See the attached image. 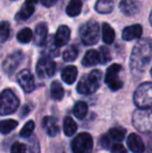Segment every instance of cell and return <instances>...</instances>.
I'll use <instances>...</instances> for the list:
<instances>
[{
  "label": "cell",
  "instance_id": "obj_1",
  "mask_svg": "<svg viewBox=\"0 0 152 153\" xmlns=\"http://www.w3.org/2000/svg\"><path fill=\"white\" fill-rule=\"evenodd\" d=\"M152 59V40L144 39L136 44L130 55V71L139 76L145 71Z\"/></svg>",
  "mask_w": 152,
  "mask_h": 153
},
{
  "label": "cell",
  "instance_id": "obj_2",
  "mask_svg": "<svg viewBox=\"0 0 152 153\" xmlns=\"http://www.w3.org/2000/svg\"><path fill=\"white\" fill-rule=\"evenodd\" d=\"M102 80V72L100 70H93L91 73L83 76L77 85V92L82 95H90L96 92L100 87Z\"/></svg>",
  "mask_w": 152,
  "mask_h": 153
},
{
  "label": "cell",
  "instance_id": "obj_3",
  "mask_svg": "<svg viewBox=\"0 0 152 153\" xmlns=\"http://www.w3.org/2000/svg\"><path fill=\"white\" fill-rule=\"evenodd\" d=\"M133 102L140 109L152 107V82H144L136 88L133 94Z\"/></svg>",
  "mask_w": 152,
  "mask_h": 153
},
{
  "label": "cell",
  "instance_id": "obj_4",
  "mask_svg": "<svg viewBox=\"0 0 152 153\" xmlns=\"http://www.w3.org/2000/svg\"><path fill=\"white\" fill-rule=\"evenodd\" d=\"M99 25L96 21L90 20L82 24L79 28V36L85 45H94L99 40Z\"/></svg>",
  "mask_w": 152,
  "mask_h": 153
},
{
  "label": "cell",
  "instance_id": "obj_5",
  "mask_svg": "<svg viewBox=\"0 0 152 153\" xmlns=\"http://www.w3.org/2000/svg\"><path fill=\"white\" fill-rule=\"evenodd\" d=\"M19 107V99L12 90H4L0 93V116H7L15 113Z\"/></svg>",
  "mask_w": 152,
  "mask_h": 153
},
{
  "label": "cell",
  "instance_id": "obj_6",
  "mask_svg": "<svg viewBox=\"0 0 152 153\" xmlns=\"http://www.w3.org/2000/svg\"><path fill=\"white\" fill-rule=\"evenodd\" d=\"M73 153H91L93 150V137L87 132H81L73 139L71 144Z\"/></svg>",
  "mask_w": 152,
  "mask_h": 153
},
{
  "label": "cell",
  "instance_id": "obj_7",
  "mask_svg": "<svg viewBox=\"0 0 152 153\" xmlns=\"http://www.w3.org/2000/svg\"><path fill=\"white\" fill-rule=\"evenodd\" d=\"M122 71V67L119 64H114L110 66L106 70L104 81L108 87L113 91H118L123 87V80L120 77V73Z\"/></svg>",
  "mask_w": 152,
  "mask_h": 153
},
{
  "label": "cell",
  "instance_id": "obj_8",
  "mask_svg": "<svg viewBox=\"0 0 152 153\" xmlns=\"http://www.w3.org/2000/svg\"><path fill=\"white\" fill-rule=\"evenodd\" d=\"M36 70L40 78H49L54 75L56 71V64L49 56H43L39 59Z\"/></svg>",
  "mask_w": 152,
  "mask_h": 153
},
{
  "label": "cell",
  "instance_id": "obj_9",
  "mask_svg": "<svg viewBox=\"0 0 152 153\" xmlns=\"http://www.w3.org/2000/svg\"><path fill=\"white\" fill-rule=\"evenodd\" d=\"M132 123L136 129L143 131V132H148L151 128L149 116L144 109L134 111L133 117H132Z\"/></svg>",
  "mask_w": 152,
  "mask_h": 153
},
{
  "label": "cell",
  "instance_id": "obj_10",
  "mask_svg": "<svg viewBox=\"0 0 152 153\" xmlns=\"http://www.w3.org/2000/svg\"><path fill=\"white\" fill-rule=\"evenodd\" d=\"M17 81L20 85V87L22 88L23 91L26 93L33 92L36 88L35 79H33V74L27 69H24V70L20 71L18 73V75H17Z\"/></svg>",
  "mask_w": 152,
  "mask_h": 153
},
{
  "label": "cell",
  "instance_id": "obj_11",
  "mask_svg": "<svg viewBox=\"0 0 152 153\" xmlns=\"http://www.w3.org/2000/svg\"><path fill=\"white\" fill-rule=\"evenodd\" d=\"M22 59H23V54L21 51H16V52L8 55L5 59V61L3 62L4 72L7 73V74H12L17 69V67L20 65Z\"/></svg>",
  "mask_w": 152,
  "mask_h": 153
},
{
  "label": "cell",
  "instance_id": "obj_12",
  "mask_svg": "<svg viewBox=\"0 0 152 153\" xmlns=\"http://www.w3.org/2000/svg\"><path fill=\"white\" fill-rule=\"evenodd\" d=\"M70 34H71V31H70V28L67 25H62V26H59L56 33H55L54 38H53L54 45L57 48L62 46H65V45L69 42Z\"/></svg>",
  "mask_w": 152,
  "mask_h": 153
},
{
  "label": "cell",
  "instance_id": "obj_13",
  "mask_svg": "<svg viewBox=\"0 0 152 153\" xmlns=\"http://www.w3.org/2000/svg\"><path fill=\"white\" fill-rule=\"evenodd\" d=\"M120 10L125 16H133L139 13L141 8V4L136 0H122L120 2Z\"/></svg>",
  "mask_w": 152,
  "mask_h": 153
},
{
  "label": "cell",
  "instance_id": "obj_14",
  "mask_svg": "<svg viewBox=\"0 0 152 153\" xmlns=\"http://www.w3.org/2000/svg\"><path fill=\"white\" fill-rule=\"evenodd\" d=\"M143 32V28L140 24H134V25H130L127 26L123 29L122 31V39L124 41H133V40H138L141 38Z\"/></svg>",
  "mask_w": 152,
  "mask_h": 153
},
{
  "label": "cell",
  "instance_id": "obj_15",
  "mask_svg": "<svg viewBox=\"0 0 152 153\" xmlns=\"http://www.w3.org/2000/svg\"><path fill=\"white\" fill-rule=\"evenodd\" d=\"M127 145L132 153H143L145 151V144L140 135L131 133L128 135Z\"/></svg>",
  "mask_w": 152,
  "mask_h": 153
},
{
  "label": "cell",
  "instance_id": "obj_16",
  "mask_svg": "<svg viewBox=\"0 0 152 153\" xmlns=\"http://www.w3.org/2000/svg\"><path fill=\"white\" fill-rule=\"evenodd\" d=\"M43 127L49 137H55L59 132V126L57 120L53 117H45L43 119Z\"/></svg>",
  "mask_w": 152,
  "mask_h": 153
},
{
  "label": "cell",
  "instance_id": "obj_17",
  "mask_svg": "<svg viewBox=\"0 0 152 153\" xmlns=\"http://www.w3.org/2000/svg\"><path fill=\"white\" fill-rule=\"evenodd\" d=\"M47 34H48V26L46 23H40L37 25L35 30V43L39 46H42L46 43Z\"/></svg>",
  "mask_w": 152,
  "mask_h": 153
},
{
  "label": "cell",
  "instance_id": "obj_18",
  "mask_svg": "<svg viewBox=\"0 0 152 153\" xmlns=\"http://www.w3.org/2000/svg\"><path fill=\"white\" fill-rule=\"evenodd\" d=\"M77 78V68L75 66H68L62 71V79L67 85H72Z\"/></svg>",
  "mask_w": 152,
  "mask_h": 153
},
{
  "label": "cell",
  "instance_id": "obj_19",
  "mask_svg": "<svg viewBox=\"0 0 152 153\" xmlns=\"http://www.w3.org/2000/svg\"><path fill=\"white\" fill-rule=\"evenodd\" d=\"M81 62H82V65L85 67H92V66H95V65L99 64L100 62L99 52L96 50H93V49L87 51V53L85 54Z\"/></svg>",
  "mask_w": 152,
  "mask_h": 153
},
{
  "label": "cell",
  "instance_id": "obj_20",
  "mask_svg": "<svg viewBox=\"0 0 152 153\" xmlns=\"http://www.w3.org/2000/svg\"><path fill=\"white\" fill-rule=\"evenodd\" d=\"M95 10L99 14H110L114 10L113 0H97L95 4Z\"/></svg>",
  "mask_w": 152,
  "mask_h": 153
},
{
  "label": "cell",
  "instance_id": "obj_21",
  "mask_svg": "<svg viewBox=\"0 0 152 153\" xmlns=\"http://www.w3.org/2000/svg\"><path fill=\"white\" fill-rule=\"evenodd\" d=\"M81 8H82V2L81 0H70L66 13L69 17H76L80 14Z\"/></svg>",
  "mask_w": 152,
  "mask_h": 153
},
{
  "label": "cell",
  "instance_id": "obj_22",
  "mask_svg": "<svg viewBox=\"0 0 152 153\" xmlns=\"http://www.w3.org/2000/svg\"><path fill=\"white\" fill-rule=\"evenodd\" d=\"M115 30L108 23H103L102 25V39L105 44H112L115 41Z\"/></svg>",
  "mask_w": 152,
  "mask_h": 153
},
{
  "label": "cell",
  "instance_id": "obj_23",
  "mask_svg": "<svg viewBox=\"0 0 152 153\" xmlns=\"http://www.w3.org/2000/svg\"><path fill=\"white\" fill-rule=\"evenodd\" d=\"M50 94H51V98L54 99V100H56V101H59L64 98L65 91H64L63 85H61L59 81L55 80L52 82L51 88H50Z\"/></svg>",
  "mask_w": 152,
  "mask_h": 153
},
{
  "label": "cell",
  "instance_id": "obj_24",
  "mask_svg": "<svg viewBox=\"0 0 152 153\" xmlns=\"http://www.w3.org/2000/svg\"><path fill=\"white\" fill-rule=\"evenodd\" d=\"M63 127H64V132H65V134L67 137H72L77 130L76 122L71 117H66L64 119Z\"/></svg>",
  "mask_w": 152,
  "mask_h": 153
},
{
  "label": "cell",
  "instance_id": "obj_25",
  "mask_svg": "<svg viewBox=\"0 0 152 153\" xmlns=\"http://www.w3.org/2000/svg\"><path fill=\"white\" fill-rule=\"evenodd\" d=\"M125 134H126V130L123 127H114V128L110 129V131L108 133L110 141H115L117 143H120L124 139Z\"/></svg>",
  "mask_w": 152,
  "mask_h": 153
},
{
  "label": "cell",
  "instance_id": "obj_26",
  "mask_svg": "<svg viewBox=\"0 0 152 153\" xmlns=\"http://www.w3.org/2000/svg\"><path fill=\"white\" fill-rule=\"evenodd\" d=\"M73 114L77 119H83L87 114V104L83 101H78L73 107Z\"/></svg>",
  "mask_w": 152,
  "mask_h": 153
},
{
  "label": "cell",
  "instance_id": "obj_27",
  "mask_svg": "<svg viewBox=\"0 0 152 153\" xmlns=\"http://www.w3.org/2000/svg\"><path fill=\"white\" fill-rule=\"evenodd\" d=\"M18 126V122L16 120H3L0 121V132L2 134H7L14 130Z\"/></svg>",
  "mask_w": 152,
  "mask_h": 153
},
{
  "label": "cell",
  "instance_id": "obj_28",
  "mask_svg": "<svg viewBox=\"0 0 152 153\" xmlns=\"http://www.w3.org/2000/svg\"><path fill=\"white\" fill-rule=\"evenodd\" d=\"M33 12H35V6L25 3L17 15V19L18 20H26L33 14Z\"/></svg>",
  "mask_w": 152,
  "mask_h": 153
},
{
  "label": "cell",
  "instance_id": "obj_29",
  "mask_svg": "<svg viewBox=\"0 0 152 153\" xmlns=\"http://www.w3.org/2000/svg\"><path fill=\"white\" fill-rule=\"evenodd\" d=\"M79 50L76 46H70L68 49H66L63 53V59L65 62H73L78 56Z\"/></svg>",
  "mask_w": 152,
  "mask_h": 153
},
{
  "label": "cell",
  "instance_id": "obj_30",
  "mask_svg": "<svg viewBox=\"0 0 152 153\" xmlns=\"http://www.w3.org/2000/svg\"><path fill=\"white\" fill-rule=\"evenodd\" d=\"M33 33L31 31L30 28H23L21 31H19V33L17 34V39L20 43L22 44H26V43H29L31 40H33Z\"/></svg>",
  "mask_w": 152,
  "mask_h": 153
},
{
  "label": "cell",
  "instance_id": "obj_31",
  "mask_svg": "<svg viewBox=\"0 0 152 153\" xmlns=\"http://www.w3.org/2000/svg\"><path fill=\"white\" fill-rule=\"evenodd\" d=\"M10 33V25L6 21L0 22V43H4L8 38Z\"/></svg>",
  "mask_w": 152,
  "mask_h": 153
},
{
  "label": "cell",
  "instance_id": "obj_32",
  "mask_svg": "<svg viewBox=\"0 0 152 153\" xmlns=\"http://www.w3.org/2000/svg\"><path fill=\"white\" fill-rule=\"evenodd\" d=\"M35 129V122L33 121H28L26 124L23 126V128L20 131V135L22 137H28L31 135V133L33 132Z\"/></svg>",
  "mask_w": 152,
  "mask_h": 153
},
{
  "label": "cell",
  "instance_id": "obj_33",
  "mask_svg": "<svg viewBox=\"0 0 152 153\" xmlns=\"http://www.w3.org/2000/svg\"><path fill=\"white\" fill-rule=\"evenodd\" d=\"M99 57H100V62L101 64H106L112 59V56H110V52L108 50V47L102 46L100 47L99 50Z\"/></svg>",
  "mask_w": 152,
  "mask_h": 153
},
{
  "label": "cell",
  "instance_id": "obj_34",
  "mask_svg": "<svg viewBox=\"0 0 152 153\" xmlns=\"http://www.w3.org/2000/svg\"><path fill=\"white\" fill-rule=\"evenodd\" d=\"M10 153H26V146L22 143L16 142L10 148Z\"/></svg>",
  "mask_w": 152,
  "mask_h": 153
},
{
  "label": "cell",
  "instance_id": "obj_35",
  "mask_svg": "<svg viewBox=\"0 0 152 153\" xmlns=\"http://www.w3.org/2000/svg\"><path fill=\"white\" fill-rule=\"evenodd\" d=\"M112 153H127V151H126L125 147L122 144L116 143L112 147Z\"/></svg>",
  "mask_w": 152,
  "mask_h": 153
},
{
  "label": "cell",
  "instance_id": "obj_36",
  "mask_svg": "<svg viewBox=\"0 0 152 153\" xmlns=\"http://www.w3.org/2000/svg\"><path fill=\"white\" fill-rule=\"evenodd\" d=\"M99 144H100V146H101V147L105 148V149L110 147V137H108V134L101 135V137H100V141H99Z\"/></svg>",
  "mask_w": 152,
  "mask_h": 153
},
{
  "label": "cell",
  "instance_id": "obj_37",
  "mask_svg": "<svg viewBox=\"0 0 152 153\" xmlns=\"http://www.w3.org/2000/svg\"><path fill=\"white\" fill-rule=\"evenodd\" d=\"M40 1L44 6H46V7H50V6H52L53 4L56 3L57 0H40Z\"/></svg>",
  "mask_w": 152,
  "mask_h": 153
},
{
  "label": "cell",
  "instance_id": "obj_38",
  "mask_svg": "<svg viewBox=\"0 0 152 153\" xmlns=\"http://www.w3.org/2000/svg\"><path fill=\"white\" fill-rule=\"evenodd\" d=\"M39 1H40V0H26V1H25V3L30 4V5H35V4L38 3Z\"/></svg>",
  "mask_w": 152,
  "mask_h": 153
},
{
  "label": "cell",
  "instance_id": "obj_39",
  "mask_svg": "<svg viewBox=\"0 0 152 153\" xmlns=\"http://www.w3.org/2000/svg\"><path fill=\"white\" fill-rule=\"evenodd\" d=\"M149 22H150V24L152 25V10L150 13V16H149Z\"/></svg>",
  "mask_w": 152,
  "mask_h": 153
},
{
  "label": "cell",
  "instance_id": "obj_40",
  "mask_svg": "<svg viewBox=\"0 0 152 153\" xmlns=\"http://www.w3.org/2000/svg\"><path fill=\"white\" fill-rule=\"evenodd\" d=\"M150 74H151V76H152V68H151V70H150Z\"/></svg>",
  "mask_w": 152,
  "mask_h": 153
}]
</instances>
